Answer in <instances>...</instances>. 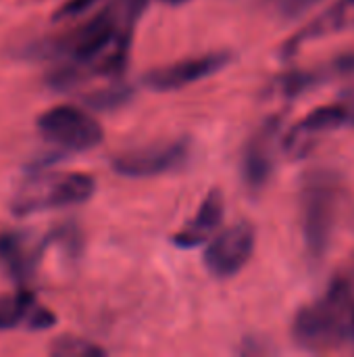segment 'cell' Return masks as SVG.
<instances>
[{
  "instance_id": "2",
  "label": "cell",
  "mask_w": 354,
  "mask_h": 357,
  "mask_svg": "<svg viewBox=\"0 0 354 357\" xmlns=\"http://www.w3.org/2000/svg\"><path fill=\"white\" fill-rule=\"evenodd\" d=\"M342 205V180L328 167L307 172L300 186V230L307 255L321 261L330 251Z\"/></svg>"
},
{
  "instance_id": "20",
  "label": "cell",
  "mask_w": 354,
  "mask_h": 357,
  "mask_svg": "<svg viewBox=\"0 0 354 357\" xmlns=\"http://www.w3.org/2000/svg\"><path fill=\"white\" fill-rule=\"evenodd\" d=\"M161 2H165V4H171V6H175V4H184L186 0H161Z\"/></svg>"
},
{
  "instance_id": "4",
  "label": "cell",
  "mask_w": 354,
  "mask_h": 357,
  "mask_svg": "<svg viewBox=\"0 0 354 357\" xmlns=\"http://www.w3.org/2000/svg\"><path fill=\"white\" fill-rule=\"evenodd\" d=\"M38 130L48 142L69 153L90 151L98 146L104 136L100 123L92 115L71 105H58L42 113L38 117Z\"/></svg>"
},
{
  "instance_id": "13",
  "label": "cell",
  "mask_w": 354,
  "mask_h": 357,
  "mask_svg": "<svg viewBox=\"0 0 354 357\" xmlns=\"http://www.w3.org/2000/svg\"><path fill=\"white\" fill-rule=\"evenodd\" d=\"M38 264V253L21 232H0V266L19 284L25 282Z\"/></svg>"
},
{
  "instance_id": "9",
  "label": "cell",
  "mask_w": 354,
  "mask_h": 357,
  "mask_svg": "<svg viewBox=\"0 0 354 357\" xmlns=\"http://www.w3.org/2000/svg\"><path fill=\"white\" fill-rule=\"evenodd\" d=\"M230 61H232V52H227V50L207 52L200 56H192V59H184L177 63L165 65V67H156L144 75V84L156 92L179 90L184 86H190L204 77H211L213 73L227 67Z\"/></svg>"
},
{
  "instance_id": "16",
  "label": "cell",
  "mask_w": 354,
  "mask_h": 357,
  "mask_svg": "<svg viewBox=\"0 0 354 357\" xmlns=\"http://www.w3.org/2000/svg\"><path fill=\"white\" fill-rule=\"evenodd\" d=\"M50 354L56 357H102L106 356V351L90 341L77 339V337H58L52 347Z\"/></svg>"
},
{
  "instance_id": "3",
  "label": "cell",
  "mask_w": 354,
  "mask_h": 357,
  "mask_svg": "<svg viewBox=\"0 0 354 357\" xmlns=\"http://www.w3.org/2000/svg\"><path fill=\"white\" fill-rule=\"evenodd\" d=\"M94 192L96 180L90 174H33L17 186L10 199V211L17 218H25L48 209L81 205L90 201Z\"/></svg>"
},
{
  "instance_id": "8",
  "label": "cell",
  "mask_w": 354,
  "mask_h": 357,
  "mask_svg": "<svg viewBox=\"0 0 354 357\" xmlns=\"http://www.w3.org/2000/svg\"><path fill=\"white\" fill-rule=\"evenodd\" d=\"M348 126V113L342 102L317 107L296 121L284 136V153L292 159H305L321 140V136Z\"/></svg>"
},
{
  "instance_id": "18",
  "label": "cell",
  "mask_w": 354,
  "mask_h": 357,
  "mask_svg": "<svg viewBox=\"0 0 354 357\" xmlns=\"http://www.w3.org/2000/svg\"><path fill=\"white\" fill-rule=\"evenodd\" d=\"M98 0H65L52 15L54 21H63V19H71V17H77L81 13H86L90 6H94Z\"/></svg>"
},
{
  "instance_id": "19",
  "label": "cell",
  "mask_w": 354,
  "mask_h": 357,
  "mask_svg": "<svg viewBox=\"0 0 354 357\" xmlns=\"http://www.w3.org/2000/svg\"><path fill=\"white\" fill-rule=\"evenodd\" d=\"M340 102L344 105V109H346V113H348V126H354V86H351V88L344 92V96H342Z\"/></svg>"
},
{
  "instance_id": "7",
  "label": "cell",
  "mask_w": 354,
  "mask_h": 357,
  "mask_svg": "<svg viewBox=\"0 0 354 357\" xmlns=\"http://www.w3.org/2000/svg\"><path fill=\"white\" fill-rule=\"evenodd\" d=\"M282 130V115L267 117L248 138L242 153V180L250 192H261L275 165V144Z\"/></svg>"
},
{
  "instance_id": "5",
  "label": "cell",
  "mask_w": 354,
  "mask_h": 357,
  "mask_svg": "<svg viewBox=\"0 0 354 357\" xmlns=\"http://www.w3.org/2000/svg\"><path fill=\"white\" fill-rule=\"evenodd\" d=\"M192 157V142L177 138L171 142L134 149L113 157L111 167L123 178H152L182 169Z\"/></svg>"
},
{
  "instance_id": "1",
  "label": "cell",
  "mask_w": 354,
  "mask_h": 357,
  "mask_svg": "<svg viewBox=\"0 0 354 357\" xmlns=\"http://www.w3.org/2000/svg\"><path fill=\"white\" fill-rule=\"evenodd\" d=\"M354 333V268H342L325 293L305 305L292 320V339L315 354L351 345Z\"/></svg>"
},
{
  "instance_id": "21",
  "label": "cell",
  "mask_w": 354,
  "mask_h": 357,
  "mask_svg": "<svg viewBox=\"0 0 354 357\" xmlns=\"http://www.w3.org/2000/svg\"><path fill=\"white\" fill-rule=\"evenodd\" d=\"M351 347L354 349V333H353V339H351Z\"/></svg>"
},
{
  "instance_id": "6",
  "label": "cell",
  "mask_w": 354,
  "mask_h": 357,
  "mask_svg": "<svg viewBox=\"0 0 354 357\" xmlns=\"http://www.w3.org/2000/svg\"><path fill=\"white\" fill-rule=\"evenodd\" d=\"M255 245V226L248 222L234 224L209 243L204 251V268L215 278H232L250 261Z\"/></svg>"
},
{
  "instance_id": "14",
  "label": "cell",
  "mask_w": 354,
  "mask_h": 357,
  "mask_svg": "<svg viewBox=\"0 0 354 357\" xmlns=\"http://www.w3.org/2000/svg\"><path fill=\"white\" fill-rule=\"evenodd\" d=\"M38 307V301L31 293L19 291L13 297H6L0 301V333L19 328V326H29V318L33 310Z\"/></svg>"
},
{
  "instance_id": "11",
  "label": "cell",
  "mask_w": 354,
  "mask_h": 357,
  "mask_svg": "<svg viewBox=\"0 0 354 357\" xmlns=\"http://www.w3.org/2000/svg\"><path fill=\"white\" fill-rule=\"evenodd\" d=\"M354 25V0H336L330 8L317 15L307 27L296 31L286 44L282 46V56L292 59L307 42L321 40L340 31H346Z\"/></svg>"
},
{
  "instance_id": "10",
  "label": "cell",
  "mask_w": 354,
  "mask_h": 357,
  "mask_svg": "<svg viewBox=\"0 0 354 357\" xmlns=\"http://www.w3.org/2000/svg\"><path fill=\"white\" fill-rule=\"evenodd\" d=\"M354 71V54H340L328 63H321L317 67L309 69H294L284 75H280L273 84V90L286 98H296L309 90H315L328 82H334L342 75H348Z\"/></svg>"
},
{
  "instance_id": "12",
  "label": "cell",
  "mask_w": 354,
  "mask_h": 357,
  "mask_svg": "<svg viewBox=\"0 0 354 357\" xmlns=\"http://www.w3.org/2000/svg\"><path fill=\"white\" fill-rule=\"evenodd\" d=\"M225 215V201L219 188H213L200 203L196 215L177 232L173 234V243L182 249H194L209 241V236L221 226Z\"/></svg>"
},
{
  "instance_id": "17",
  "label": "cell",
  "mask_w": 354,
  "mask_h": 357,
  "mask_svg": "<svg viewBox=\"0 0 354 357\" xmlns=\"http://www.w3.org/2000/svg\"><path fill=\"white\" fill-rule=\"evenodd\" d=\"M319 0H271L273 8L284 17V19H296L303 13H307L313 4Z\"/></svg>"
},
{
  "instance_id": "15",
  "label": "cell",
  "mask_w": 354,
  "mask_h": 357,
  "mask_svg": "<svg viewBox=\"0 0 354 357\" xmlns=\"http://www.w3.org/2000/svg\"><path fill=\"white\" fill-rule=\"evenodd\" d=\"M129 98H131V88L125 86V84H119V86L96 90V92L88 94L83 98V102L90 109H96V111H111V109L123 107Z\"/></svg>"
}]
</instances>
